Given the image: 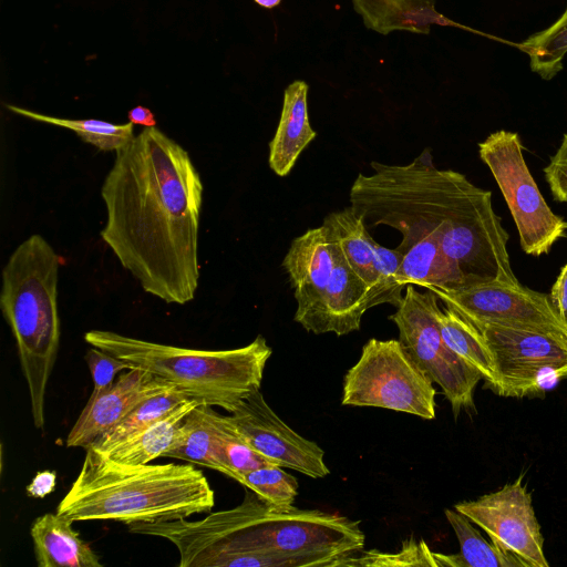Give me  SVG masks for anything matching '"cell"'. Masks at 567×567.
<instances>
[{
    "label": "cell",
    "mask_w": 567,
    "mask_h": 567,
    "mask_svg": "<svg viewBox=\"0 0 567 567\" xmlns=\"http://www.w3.org/2000/svg\"><path fill=\"white\" fill-rule=\"evenodd\" d=\"M546 182L556 202L567 203V133L556 153L544 168Z\"/></svg>",
    "instance_id": "obj_33"
},
{
    "label": "cell",
    "mask_w": 567,
    "mask_h": 567,
    "mask_svg": "<svg viewBox=\"0 0 567 567\" xmlns=\"http://www.w3.org/2000/svg\"><path fill=\"white\" fill-rule=\"evenodd\" d=\"M378 285L369 298L368 307L373 308L382 303L399 307L403 299L406 285L402 278L403 256L398 248L390 249L375 244Z\"/></svg>",
    "instance_id": "obj_31"
},
{
    "label": "cell",
    "mask_w": 567,
    "mask_h": 567,
    "mask_svg": "<svg viewBox=\"0 0 567 567\" xmlns=\"http://www.w3.org/2000/svg\"><path fill=\"white\" fill-rule=\"evenodd\" d=\"M330 239L334 259L330 282L319 302L298 323L316 334L344 336L360 329L362 316L369 310L370 288L350 267L337 241Z\"/></svg>",
    "instance_id": "obj_15"
},
{
    "label": "cell",
    "mask_w": 567,
    "mask_h": 567,
    "mask_svg": "<svg viewBox=\"0 0 567 567\" xmlns=\"http://www.w3.org/2000/svg\"><path fill=\"white\" fill-rule=\"evenodd\" d=\"M227 416L247 443L270 463L311 478L330 473L323 450L285 423L265 401L260 390L244 399Z\"/></svg>",
    "instance_id": "obj_13"
},
{
    "label": "cell",
    "mask_w": 567,
    "mask_h": 567,
    "mask_svg": "<svg viewBox=\"0 0 567 567\" xmlns=\"http://www.w3.org/2000/svg\"><path fill=\"white\" fill-rule=\"evenodd\" d=\"M213 406L203 403L192 410L163 456L203 465L234 478L213 424Z\"/></svg>",
    "instance_id": "obj_20"
},
{
    "label": "cell",
    "mask_w": 567,
    "mask_h": 567,
    "mask_svg": "<svg viewBox=\"0 0 567 567\" xmlns=\"http://www.w3.org/2000/svg\"><path fill=\"white\" fill-rule=\"evenodd\" d=\"M177 389L143 369L132 368L102 392L90 395L66 437L69 447H89L144 400Z\"/></svg>",
    "instance_id": "obj_14"
},
{
    "label": "cell",
    "mask_w": 567,
    "mask_h": 567,
    "mask_svg": "<svg viewBox=\"0 0 567 567\" xmlns=\"http://www.w3.org/2000/svg\"><path fill=\"white\" fill-rule=\"evenodd\" d=\"M365 28L388 35L394 31L427 34L433 24L449 21L434 0H351Z\"/></svg>",
    "instance_id": "obj_19"
},
{
    "label": "cell",
    "mask_w": 567,
    "mask_h": 567,
    "mask_svg": "<svg viewBox=\"0 0 567 567\" xmlns=\"http://www.w3.org/2000/svg\"><path fill=\"white\" fill-rule=\"evenodd\" d=\"M436 390L400 340L370 339L343 379L342 405L435 417Z\"/></svg>",
    "instance_id": "obj_7"
},
{
    "label": "cell",
    "mask_w": 567,
    "mask_h": 567,
    "mask_svg": "<svg viewBox=\"0 0 567 567\" xmlns=\"http://www.w3.org/2000/svg\"><path fill=\"white\" fill-rule=\"evenodd\" d=\"M56 482L54 471H41L35 474L32 482L27 486V493L31 497L43 498L53 492Z\"/></svg>",
    "instance_id": "obj_35"
},
{
    "label": "cell",
    "mask_w": 567,
    "mask_h": 567,
    "mask_svg": "<svg viewBox=\"0 0 567 567\" xmlns=\"http://www.w3.org/2000/svg\"><path fill=\"white\" fill-rule=\"evenodd\" d=\"M297 301L295 321L305 317L323 296L334 267L332 243L323 226L295 238L282 260Z\"/></svg>",
    "instance_id": "obj_16"
},
{
    "label": "cell",
    "mask_w": 567,
    "mask_h": 567,
    "mask_svg": "<svg viewBox=\"0 0 567 567\" xmlns=\"http://www.w3.org/2000/svg\"><path fill=\"white\" fill-rule=\"evenodd\" d=\"M127 117L133 124L143 125L145 127H152L156 125L154 114L151 112V110L142 105L130 110Z\"/></svg>",
    "instance_id": "obj_36"
},
{
    "label": "cell",
    "mask_w": 567,
    "mask_h": 567,
    "mask_svg": "<svg viewBox=\"0 0 567 567\" xmlns=\"http://www.w3.org/2000/svg\"><path fill=\"white\" fill-rule=\"evenodd\" d=\"M82 467L56 513L80 520L132 525L188 518L209 513L215 492L190 464L117 463L86 447Z\"/></svg>",
    "instance_id": "obj_4"
},
{
    "label": "cell",
    "mask_w": 567,
    "mask_h": 567,
    "mask_svg": "<svg viewBox=\"0 0 567 567\" xmlns=\"http://www.w3.org/2000/svg\"><path fill=\"white\" fill-rule=\"evenodd\" d=\"M308 84L295 80L284 92L280 120L274 138L269 143L268 163L271 171L287 176L301 152L316 138L308 114Z\"/></svg>",
    "instance_id": "obj_17"
},
{
    "label": "cell",
    "mask_w": 567,
    "mask_h": 567,
    "mask_svg": "<svg viewBox=\"0 0 567 567\" xmlns=\"http://www.w3.org/2000/svg\"><path fill=\"white\" fill-rule=\"evenodd\" d=\"M549 298L558 315L567 322V262L551 286Z\"/></svg>",
    "instance_id": "obj_34"
},
{
    "label": "cell",
    "mask_w": 567,
    "mask_h": 567,
    "mask_svg": "<svg viewBox=\"0 0 567 567\" xmlns=\"http://www.w3.org/2000/svg\"><path fill=\"white\" fill-rule=\"evenodd\" d=\"M454 508L485 530L495 545L520 559L526 567L549 566L532 494L523 483V475L496 492L474 501L460 502Z\"/></svg>",
    "instance_id": "obj_12"
},
{
    "label": "cell",
    "mask_w": 567,
    "mask_h": 567,
    "mask_svg": "<svg viewBox=\"0 0 567 567\" xmlns=\"http://www.w3.org/2000/svg\"><path fill=\"white\" fill-rule=\"evenodd\" d=\"M429 290L475 327L492 323L551 332L567 339V322L554 308L549 295L522 284H484Z\"/></svg>",
    "instance_id": "obj_11"
},
{
    "label": "cell",
    "mask_w": 567,
    "mask_h": 567,
    "mask_svg": "<svg viewBox=\"0 0 567 567\" xmlns=\"http://www.w3.org/2000/svg\"><path fill=\"white\" fill-rule=\"evenodd\" d=\"M322 226L340 246L344 258L353 271L369 286L370 298L378 285L379 278L377 241L369 234L364 220L350 206L327 215Z\"/></svg>",
    "instance_id": "obj_22"
},
{
    "label": "cell",
    "mask_w": 567,
    "mask_h": 567,
    "mask_svg": "<svg viewBox=\"0 0 567 567\" xmlns=\"http://www.w3.org/2000/svg\"><path fill=\"white\" fill-rule=\"evenodd\" d=\"M439 298L415 285L405 287L396 311L389 316L399 329V340L420 369L439 384L455 417L461 411L475 412L474 390L482 377L445 343L437 322Z\"/></svg>",
    "instance_id": "obj_9"
},
{
    "label": "cell",
    "mask_w": 567,
    "mask_h": 567,
    "mask_svg": "<svg viewBox=\"0 0 567 567\" xmlns=\"http://www.w3.org/2000/svg\"><path fill=\"white\" fill-rule=\"evenodd\" d=\"M92 379L95 395L114 383L116 374L132 369V365L99 348L92 347L85 355Z\"/></svg>",
    "instance_id": "obj_32"
},
{
    "label": "cell",
    "mask_w": 567,
    "mask_h": 567,
    "mask_svg": "<svg viewBox=\"0 0 567 567\" xmlns=\"http://www.w3.org/2000/svg\"><path fill=\"white\" fill-rule=\"evenodd\" d=\"M276 464H266L240 476L239 483L277 508L291 506L298 495V481Z\"/></svg>",
    "instance_id": "obj_28"
},
{
    "label": "cell",
    "mask_w": 567,
    "mask_h": 567,
    "mask_svg": "<svg viewBox=\"0 0 567 567\" xmlns=\"http://www.w3.org/2000/svg\"><path fill=\"white\" fill-rule=\"evenodd\" d=\"M347 566H435L452 567L451 555L432 551L424 540L413 536L402 543L394 553L377 549L361 551Z\"/></svg>",
    "instance_id": "obj_29"
},
{
    "label": "cell",
    "mask_w": 567,
    "mask_h": 567,
    "mask_svg": "<svg viewBox=\"0 0 567 567\" xmlns=\"http://www.w3.org/2000/svg\"><path fill=\"white\" fill-rule=\"evenodd\" d=\"M74 520L59 513L38 517L31 526L39 567H102L99 555L73 529Z\"/></svg>",
    "instance_id": "obj_18"
},
{
    "label": "cell",
    "mask_w": 567,
    "mask_h": 567,
    "mask_svg": "<svg viewBox=\"0 0 567 567\" xmlns=\"http://www.w3.org/2000/svg\"><path fill=\"white\" fill-rule=\"evenodd\" d=\"M203 183L189 154L156 126L116 152L101 196L100 235L142 289L166 303L194 299Z\"/></svg>",
    "instance_id": "obj_1"
},
{
    "label": "cell",
    "mask_w": 567,
    "mask_h": 567,
    "mask_svg": "<svg viewBox=\"0 0 567 567\" xmlns=\"http://www.w3.org/2000/svg\"><path fill=\"white\" fill-rule=\"evenodd\" d=\"M478 154L505 198L523 251L533 257L549 254L567 236V220L545 202L526 165L519 135L496 131L478 144Z\"/></svg>",
    "instance_id": "obj_8"
},
{
    "label": "cell",
    "mask_w": 567,
    "mask_h": 567,
    "mask_svg": "<svg viewBox=\"0 0 567 567\" xmlns=\"http://www.w3.org/2000/svg\"><path fill=\"white\" fill-rule=\"evenodd\" d=\"M186 399L190 398L178 389H174L144 400L113 427L101 435L90 447L101 453L109 452L141 432Z\"/></svg>",
    "instance_id": "obj_26"
},
{
    "label": "cell",
    "mask_w": 567,
    "mask_h": 567,
    "mask_svg": "<svg viewBox=\"0 0 567 567\" xmlns=\"http://www.w3.org/2000/svg\"><path fill=\"white\" fill-rule=\"evenodd\" d=\"M7 109L38 122L61 126L73 131L82 141L100 151H120L134 138V124H113L101 120H69L40 114L14 105Z\"/></svg>",
    "instance_id": "obj_25"
},
{
    "label": "cell",
    "mask_w": 567,
    "mask_h": 567,
    "mask_svg": "<svg viewBox=\"0 0 567 567\" xmlns=\"http://www.w3.org/2000/svg\"><path fill=\"white\" fill-rule=\"evenodd\" d=\"M212 419L227 464L234 474L233 480L239 482L243 474L270 463L247 443L227 415L214 410Z\"/></svg>",
    "instance_id": "obj_30"
},
{
    "label": "cell",
    "mask_w": 567,
    "mask_h": 567,
    "mask_svg": "<svg viewBox=\"0 0 567 567\" xmlns=\"http://www.w3.org/2000/svg\"><path fill=\"white\" fill-rule=\"evenodd\" d=\"M360 522L319 509L274 507L252 491L220 512L217 543L228 567H341L364 547Z\"/></svg>",
    "instance_id": "obj_3"
},
{
    "label": "cell",
    "mask_w": 567,
    "mask_h": 567,
    "mask_svg": "<svg viewBox=\"0 0 567 567\" xmlns=\"http://www.w3.org/2000/svg\"><path fill=\"white\" fill-rule=\"evenodd\" d=\"M485 338L497 375L495 394L544 398L567 380V339L551 332L485 323Z\"/></svg>",
    "instance_id": "obj_10"
},
{
    "label": "cell",
    "mask_w": 567,
    "mask_h": 567,
    "mask_svg": "<svg viewBox=\"0 0 567 567\" xmlns=\"http://www.w3.org/2000/svg\"><path fill=\"white\" fill-rule=\"evenodd\" d=\"M350 189L351 208L367 227L402 221L433 237L462 277L461 285H512L508 233L492 193L463 174L434 166L425 148L405 165L371 162Z\"/></svg>",
    "instance_id": "obj_2"
},
{
    "label": "cell",
    "mask_w": 567,
    "mask_h": 567,
    "mask_svg": "<svg viewBox=\"0 0 567 567\" xmlns=\"http://www.w3.org/2000/svg\"><path fill=\"white\" fill-rule=\"evenodd\" d=\"M444 514L460 544V553L453 554L455 567H526L513 554L488 543L464 514L455 508H446Z\"/></svg>",
    "instance_id": "obj_24"
},
{
    "label": "cell",
    "mask_w": 567,
    "mask_h": 567,
    "mask_svg": "<svg viewBox=\"0 0 567 567\" xmlns=\"http://www.w3.org/2000/svg\"><path fill=\"white\" fill-rule=\"evenodd\" d=\"M198 404L197 400L186 399L137 434L102 454L121 464L151 463L172 447L183 421Z\"/></svg>",
    "instance_id": "obj_21"
},
{
    "label": "cell",
    "mask_w": 567,
    "mask_h": 567,
    "mask_svg": "<svg viewBox=\"0 0 567 567\" xmlns=\"http://www.w3.org/2000/svg\"><path fill=\"white\" fill-rule=\"evenodd\" d=\"M437 322L447 347L482 377L485 389L495 393L497 375L494 359L482 332L458 312L446 306L439 308Z\"/></svg>",
    "instance_id": "obj_23"
},
{
    "label": "cell",
    "mask_w": 567,
    "mask_h": 567,
    "mask_svg": "<svg viewBox=\"0 0 567 567\" xmlns=\"http://www.w3.org/2000/svg\"><path fill=\"white\" fill-rule=\"evenodd\" d=\"M257 4L266 9H272L277 7L281 0H254Z\"/></svg>",
    "instance_id": "obj_37"
},
{
    "label": "cell",
    "mask_w": 567,
    "mask_h": 567,
    "mask_svg": "<svg viewBox=\"0 0 567 567\" xmlns=\"http://www.w3.org/2000/svg\"><path fill=\"white\" fill-rule=\"evenodd\" d=\"M60 257L39 234L23 240L1 274L0 309L17 343L33 424L44 427V401L60 344Z\"/></svg>",
    "instance_id": "obj_5"
},
{
    "label": "cell",
    "mask_w": 567,
    "mask_h": 567,
    "mask_svg": "<svg viewBox=\"0 0 567 567\" xmlns=\"http://www.w3.org/2000/svg\"><path fill=\"white\" fill-rule=\"evenodd\" d=\"M529 56L530 70L543 80H551L563 69L567 53V6L558 20L518 44Z\"/></svg>",
    "instance_id": "obj_27"
},
{
    "label": "cell",
    "mask_w": 567,
    "mask_h": 567,
    "mask_svg": "<svg viewBox=\"0 0 567 567\" xmlns=\"http://www.w3.org/2000/svg\"><path fill=\"white\" fill-rule=\"evenodd\" d=\"M84 340L132 365L174 384L190 399L231 413L260 390L272 350L259 334L229 350H197L162 344L109 330H90Z\"/></svg>",
    "instance_id": "obj_6"
}]
</instances>
